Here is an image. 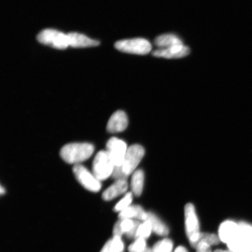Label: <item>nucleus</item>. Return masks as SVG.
Returning <instances> with one entry per match:
<instances>
[{
    "instance_id": "26",
    "label": "nucleus",
    "mask_w": 252,
    "mask_h": 252,
    "mask_svg": "<svg viewBox=\"0 0 252 252\" xmlns=\"http://www.w3.org/2000/svg\"><path fill=\"white\" fill-rule=\"evenodd\" d=\"M239 225L241 235L252 244V225L244 222L239 223Z\"/></svg>"
},
{
    "instance_id": "15",
    "label": "nucleus",
    "mask_w": 252,
    "mask_h": 252,
    "mask_svg": "<svg viewBox=\"0 0 252 252\" xmlns=\"http://www.w3.org/2000/svg\"><path fill=\"white\" fill-rule=\"evenodd\" d=\"M119 219H132L144 221L147 220L148 213L138 205L129 206L119 214Z\"/></svg>"
},
{
    "instance_id": "3",
    "label": "nucleus",
    "mask_w": 252,
    "mask_h": 252,
    "mask_svg": "<svg viewBox=\"0 0 252 252\" xmlns=\"http://www.w3.org/2000/svg\"><path fill=\"white\" fill-rule=\"evenodd\" d=\"M115 164L106 151H100L93 162V173L100 182L112 176Z\"/></svg>"
},
{
    "instance_id": "29",
    "label": "nucleus",
    "mask_w": 252,
    "mask_h": 252,
    "mask_svg": "<svg viewBox=\"0 0 252 252\" xmlns=\"http://www.w3.org/2000/svg\"><path fill=\"white\" fill-rule=\"evenodd\" d=\"M5 190L4 188H3L2 186H1V187H0V193H1V195H3L5 194Z\"/></svg>"
},
{
    "instance_id": "20",
    "label": "nucleus",
    "mask_w": 252,
    "mask_h": 252,
    "mask_svg": "<svg viewBox=\"0 0 252 252\" xmlns=\"http://www.w3.org/2000/svg\"><path fill=\"white\" fill-rule=\"evenodd\" d=\"M124 250L125 245L122 238L114 236L106 242L100 252H124Z\"/></svg>"
},
{
    "instance_id": "1",
    "label": "nucleus",
    "mask_w": 252,
    "mask_h": 252,
    "mask_svg": "<svg viewBox=\"0 0 252 252\" xmlns=\"http://www.w3.org/2000/svg\"><path fill=\"white\" fill-rule=\"evenodd\" d=\"M94 152V146L88 143H74L65 145L61 151V157L65 162L78 165L89 159Z\"/></svg>"
},
{
    "instance_id": "4",
    "label": "nucleus",
    "mask_w": 252,
    "mask_h": 252,
    "mask_svg": "<svg viewBox=\"0 0 252 252\" xmlns=\"http://www.w3.org/2000/svg\"><path fill=\"white\" fill-rule=\"evenodd\" d=\"M115 47L122 52L138 55L149 54L153 48L149 41L144 38L120 40L116 42Z\"/></svg>"
},
{
    "instance_id": "8",
    "label": "nucleus",
    "mask_w": 252,
    "mask_h": 252,
    "mask_svg": "<svg viewBox=\"0 0 252 252\" xmlns=\"http://www.w3.org/2000/svg\"><path fill=\"white\" fill-rule=\"evenodd\" d=\"M106 151L116 166H121L128 149L127 144L118 138H110L106 144Z\"/></svg>"
},
{
    "instance_id": "23",
    "label": "nucleus",
    "mask_w": 252,
    "mask_h": 252,
    "mask_svg": "<svg viewBox=\"0 0 252 252\" xmlns=\"http://www.w3.org/2000/svg\"><path fill=\"white\" fill-rule=\"evenodd\" d=\"M133 201V193L131 192H128L124 198L116 205L114 208V211L116 212H121L126 209H127Z\"/></svg>"
},
{
    "instance_id": "5",
    "label": "nucleus",
    "mask_w": 252,
    "mask_h": 252,
    "mask_svg": "<svg viewBox=\"0 0 252 252\" xmlns=\"http://www.w3.org/2000/svg\"><path fill=\"white\" fill-rule=\"evenodd\" d=\"M145 150L138 144H134L128 148L124 161L120 167L125 177L128 178L143 158Z\"/></svg>"
},
{
    "instance_id": "13",
    "label": "nucleus",
    "mask_w": 252,
    "mask_h": 252,
    "mask_svg": "<svg viewBox=\"0 0 252 252\" xmlns=\"http://www.w3.org/2000/svg\"><path fill=\"white\" fill-rule=\"evenodd\" d=\"M128 183L126 179H119L104 191L102 198L105 201H110L122 195L127 191Z\"/></svg>"
},
{
    "instance_id": "30",
    "label": "nucleus",
    "mask_w": 252,
    "mask_h": 252,
    "mask_svg": "<svg viewBox=\"0 0 252 252\" xmlns=\"http://www.w3.org/2000/svg\"><path fill=\"white\" fill-rule=\"evenodd\" d=\"M143 252H152V250H151L150 248H147L146 250Z\"/></svg>"
},
{
    "instance_id": "25",
    "label": "nucleus",
    "mask_w": 252,
    "mask_h": 252,
    "mask_svg": "<svg viewBox=\"0 0 252 252\" xmlns=\"http://www.w3.org/2000/svg\"><path fill=\"white\" fill-rule=\"evenodd\" d=\"M146 239L143 238L135 239L133 244L129 246L128 252H143L146 250Z\"/></svg>"
},
{
    "instance_id": "24",
    "label": "nucleus",
    "mask_w": 252,
    "mask_h": 252,
    "mask_svg": "<svg viewBox=\"0 0 252 252\" xmlns=\"http://www.w3.org/2000/svg\"><path fill=\"white\" fill-rule=\"evenodd\" d=\"M220 238L218 235L209 233H201L198 242H205L210 246L218 245L220 243ZM197 243V244H198Z\"/></svg>"
},
{
    "instance_id": "2",
    "label": "nucleus",
    "mask_w": 252,
    "mask_h": 252,
    "mask_svg": "<svg viewBox=\"0 0 252 252\" xmlns=\"http://www.w3.org/2000/svg\"><path fill=\"white\" fill-rule=\"evenodd\" d=\"M186 232L192 247L196 248L201 232L198 219L193 204L188 203L185 207Z\"/></svg>"
},
{
    "instance_id": "14",
    "label": "nucleus",
    "mask_w": 252,
    "mask_h": 252,
    "mask_svg": "<svg viewBox=\"0 0 252 252\" xmlns=\"http://www.w3.org/2000/svg\"><path fill=\"white\" fill-rule=\"evenodd\" d=\"M69 46L72 47H87L99 45V41L91 39L84 34L76 32L67 34Z\"/></svg>"
},
{
    "instance_id": "21",
    "label": "nucleus",
    "mask_w": 252,
    "mask_h": 252,
    "mask_svg": "<svg viewBox=\"0 0 252 252\" xmlns=\"http://www.w3.org/2000/svg\"><path fill=\"white\" fill-rule=\"evenodd\" d=\"M152 232V225H151L150 220H147L141 222L138 226L135 239L143 238L146 239L150 237Z\"/></svg>"
},
{
    "instance_id": "28",
    "label": "nucleus",
    "mask_w": 252,
    "mask_h": 252,
    "mask_svg": "<svg viewBox=\"0 0 252 252\" xmlns=\"http://www.w3.org/2000/svg\"><path fill=\"white\" fill-rule=\"evenodd\" d=\"M173 252H189L184 247L182 246H179L178 248H176V250Z\"/></svg>"
},
{
    "instance_id": "16",
    "label": "nucleus",
    "mask_w": 252,
    "mask_h": 252,
    "mask_svg": "<svg viewBox=\"0 0 252 252\" xmlns=\"http://www.w3.org/2000/svg\"><path fill=\"white\" fill-rule=\"evenodd\" d=\"M154 44L159 49L168 48L172 46L184 45L183 41L176 34L169 33L163 34L156 37Z\"/></svg>"
},
{
    "instance_id": "6",
    "label": "nucleus",
    "mask_w": 252,
    "mask_h": 252,
    "mask_svg": "<svg viewBox=\"0 0 252 252\" xmlns=\"http://www.w3.org/2000/svg\"><path fill=\"white\" fill-rule=\"evenodd\" d=\"M37 40L43 45L58 49H65L69 46L67 34L55 30L46 29L38 34Z\"/></svg>"
},
{
    "instance_id": "11",
    "label": "nucleus",
    "mask_w": 252,
    "mask_h": 252,
    "mask_svg": "<svg viewBox=\"0 0 252 252\" xmlns=\"http://www.w3.org/2000/svg\"><path fill=\"white\" fill-rule=\"evenodd\" d=\"M190 53V49L185 45H178L165 49H158L153 52L156 58L165 59H179L187 56Z\"/></svg>"
},
{
    "instance_id": "31",
    "label": "nucleus",
    "mask_w": 252,
    "mask_h": 252,
    "mask_svg": "<svg viewBox=\"0 0 252 252\" xmlns=\"http://www.w3.org/2000/svg\"><path fill=\"white\" fill-rule=\"evenodd\" d=\"M228 252H231V251H229V250H228Z\"/></svg>"
},
{
    "instance_id": "22",
    "label": "nucleus",
    "mask_w": 252,
    "mask_h": 252,
    "mask_svg": "<svg viewBox=\"0 0 252 252\" xmlns=\"http://www.w3.org/2000/svg\"><path fill=\"white\" fill-rule=\"evenodd\" d=\"M173 242L171 239L165 238L158 242L152 250V252H172Z\"/></svg>"
},
{
    "instance_id": "10",
    "label": "nucleus",
    "mask_w": 252,
    "mask_h": 252,
    "mask_svg": "<svg viewBox=\"0 0 252 252\" xmlns=\"http://www.w3.org/2000/svg\"><path fill=\"white\" fill-rule=\"evenodd\" d=\"M240 235L239 223L232 220H225L220 226L218 236L223 243L227 244Z\"/></svg>"
},
{
    "instance_id": "19",
    "label": "nucleus",
    "mask_w": 252,
    "mask_h": 252,
    "mask_svg": "<svg viewBox=\"0 0 252 252\" xmlns=\"http://www.w3.org/2000/svg\"><path fill=\"white\" fill-rule=\"evenodd\" d=\"M144 184V173L141 169H138L134 172L131 178V190L135 196H141L143 190Z\"/></svg>"
},
{
    "instance_id": "17",
    "label": "nucleus",
    "mask_w": 252,
    "mask_h": 252,
    "mask_svg": "<svg viewBox=\"0 0 252 252\" xmlns=\"http://www.w3.org/2000/svg\"><path fill=\"white\" fill-rule=\"evenodd\" d=\"M226 245L232 252H252V244L241 235Z\"/></svg>"
},
{
    "instance_id": "18",
    "label": "nucleus",
    "mask_w": 252,
    "mask_h": 252,
    "mask_svg": "<svg viewBox=\"0 0 252 252\" xmlns=\"http://www.w3.org/2000/svg\"><path fill=\"white\" fill-rule=\"evenodd\" d=\"M152 225L153 231L159 236H165L169 234V228L155 214L148 213V218Z\"/></svg>"
},
{
    "instance_id": "12",
    "label": "nucleus",
    "mask_w": 252,
    "mask_h": 252,
    "mask_svg": "<svg viewBox=\"0 0 252 252\" xmlns=\"http://www.w3.org/2000/svg\"><path fill=\"white\" fill-rule=\"evenodd\" d=\"M128 120L126 113L122 110H118L112 115L107 125V131L110 133H120L127 127Z\"/></svg>"
},
{
    "instance_id": "27",
    "label": "nucleus",
    "mask_w": 252,
    "mask_h": 252,
    "mask_svg": "<svg viewBox=\"0 0 252 252\" xmlns=\"http://www.w3.org/2000/svg\"><path fill=\"white\" fill-rule=\"evenodd\" d=\"M196 252H212L211 246L205 242H198L196 246Z\"/></svg>"
},
{
    "instance_id": "9",
    "label": "nucleus",
    "mask_w": 252,
    "mask_h": 252,
    "mask_svg": "<svg viewBox=\"0 0 252 252\" xmlns=\"http://www.w3.org/2000/svg\"><path fill=\"white\" fill-rule=\"evenodd\" d=\"M139 220L132 219H119L113 227V235L121 237L124 235L128 238H135Z\"/></svg>"
},
{
    "instance_id": "7",
    "label": "nucleus",
    "mask_w": 252,
    "mask_h": 252,
    "mask_svg": "<svg viewBox=\"0 0 252 252\" xmlns=\"http://www.w3.org/2000/svg\"><path fill=\"white\" fill-rule=\"evenodd\" d=\"M72 170L75 178L84 188L92 192H97L100 190L101 183L86 167L80 164L75 165Z\"/></svg>"
}]
</instances>
